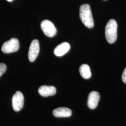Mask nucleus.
I'll return each instance as SVG.
<instances>
[{"label": "nucleus", "instance_id": "1", "mask_svg": "<svg viewBox=\"0 0 126 126\" xmlns=\"http://www.w3.org/2000/svg\"><path fill=\"white\" fill-rule=\"evenodd\" d=\"M79 16L81 21L86 27L91 29L94 27V21L90 5H82L80 7Z\"/></svg>", "mask_w": 126, "mask_h": 126}, {"label": "nucleus", "instance_id": "2", "mask_svg": "<svg viewBox=\"0 0 126 126\" xmlns=\"http://www.w3.org/2000/svg\"><path fill=\"white\" fill-rule=\"evenodd\" d=\"M118 25L116 21L114 19L110 20L105 27V36L109 44H113L117 39Z\"/></svg>", "mask_w": 126, "mask_h": 126}, {"label": "nucleus", "instance_id": "3", "mask_svg": "<svg viewBox=\"0 0 126 126\" xmlns=\"http://www.w3.org/2000/svg\"><path fill=\"white\" fill-rule=\"evenodd\" d=\"M19 48V42L17 39L13 38L5 42L1 47V50L4 53H10L17 51Z\"/></svg>", "mask_w": 126, "mask_h": 126}, {"label": "nucleus", "instance_id": "4", "mask_svg": "<svg viewBox=\"0 0 126 126\" xmlns=\"http://www.w3.org/2000/svg\"><path fill=\"white\" fill-rule=\"evenodd\" d=\"M41 28L45 35L50 37L55 36L57 32L54 24L48 20H45L41 23Z\"/></svg>", "mask_w": 126, "mask_h": 126}, {"label": "nucleus", "instance_id": "5", "mask_svg": "<svg viewBox=\"0 0 126 126\" xmlns=\"http://www.w3.org/2000/svg\"><path fill=\"white\" fill-rule=\"evenodd\" d=\"M12 107L15 111L18 112L24 105V96L22 93L17 91L12 97Z\"/></svg>", "mask_w": 126, "mask_h": 126}, {"label": "nucleus", "instance_id": "6", "mask_svg": "<svg viewBox=\"0 0 126 126\" xmlns=\"http://www.w3.org/2000/svg\"><path fill=\"white\" fill-rule=\"evenodd\" d=\"M39 50L40 46L39 41L36 39L32 41L28 53V58L31 62H34L36 60L39 54Z\"/></svg>", "mask_w": 126, "mask_h": 126}, {"label": "nucleus", "instance_id": "7", "mask_svg": "<svg viewBox=\"0 0 126 126\" xmlns=\"http://www.w3.org/2000/svg\"><path fill=\"white\" fill-rule=\"evenodd\" d=\"M100 98V94L98 92H91L89 95L87 101L88 107L91 109H94L96 108L99 103Z\"/></svg>", "mask_w": 126, "mask_h": 126}, {"label": "nucleus", "instance_id": "8", "mask_svg": "<svg viewBox=\"0 0 126 126\" xmlns=\"http://www.w3.org/2000/svg\"><path fill=\"white\" fill-rule=\"evenodd\" d=\"M38 93L43 97L53 96L56 93V89L53 86H41L38 89Z\"/></svg>", "mask_w": 126, "mask_h": 126}, {"label": "nucleus", "instance_id": "9", "mask_svg": "<svg viewBox=\"0 0 126 126\" xmlns=\"http://www.w3.org/2000/svg\"><path fill=\"white\" fill-rule=\"evenodd\" d=\"M70 49V45L67 42H63L58 45L54 49V54L58 57L66 54Z\"/></svg>", "mask_w": 126, "mask_h": 126}, {"label": "nucleus", "instance_id": "10", "mask_svg": "<svg viewBox=\"0 0 126 126\" xmlns=\"http://www.w3.org/2000/svg\"><path fill=\"white\" fill-rule=\"evenodd\" d=\"M72 114L71 110L65 107L56 108L53 111V114L56 117H69L71 116Z\"/></svg>", "mask_w": 126, "mask_h": 126}, {"label": "nucleus", "instance_id": "11", "mask_svg": "<svg viewBox=\"0 0 126 126\" xmlns=\"http://www.w3.org/2000/svg\"><path fill=\"white\" fill-rule=\"evenodd\" d=\"M79 72L81 76L85 79H90L92 76L89 66L86 64L81 65L79 67Z\"/></svg>", "mask_w": 126, "mask_h": 126}, {"label": "nucleus", "instance_id": "12", "mask_svg": "<svg viewBox=\"0 0 126 126\" xmlns=\"http://www.w3.org/2000/svg\"><path fill=\"white\" fill-rule=\"evenodd\" d=\"M6 69V65L3 63H0V77L5 72Z\"/></svg>", "mask_w": 126, "mask_h": 126}, {"label": "nucleus", "instance_id": "13", "mask_svg": "<svg viewBox=\"0 0 126 126\" xmlns=\"http://www.w3.org/2000/svg\"><path fill=\"white\" fill-rule=\"evenodd\" d=\"M122 81L123 82L126 84V67L123 72L122 73Z\"/></svg>", "mask_w": 126, "mask_h": 126}, {"label": "nucleus", "instance_id": "14", "mask_svg": "<svg viewBox=\"0 0 126 126\" xmlns=\"http://www.w3.org/2000/svg\"><path fill=\"white\" fill-rule=\"evenodd\" d=\"M8 0V1H9V2H10V1H12L13 0Z\"/></svg>", "mask_w": 126, "mask_h": 126}]
</instances>
